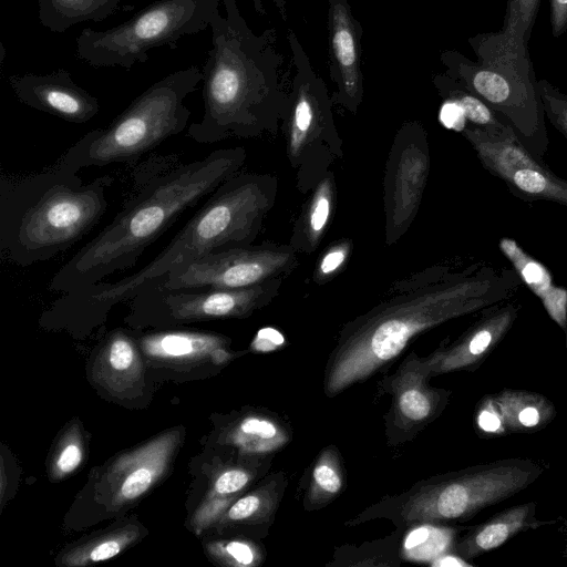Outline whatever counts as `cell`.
<instances>
[{"instance_id":"4","label":"cell","mask_w":567,"mask_h":567,"mask_svg":"<svg viewBox=\"0 0 567 567\" xmlns=\"http://www.w3.org/2000/svg\"><path fill=\"white\" fill-rule=\"evenodd\" d=\"M278 178L270 173H237L219 185L169 244L138 271L115 282L101 281L65 292L53 315L99 317L117 302L162 280L177 266L219 250L250 246L275 205Z\"/></svg>"},{"instance_id":"7","label":"cell","mask_w":567,"mask_h":567,"mask_svg":"<svg viewBox=\"0 0 567 567\" xmlns=\"http://www.w3.org/2000/svg\"><path fill=\"white\" fill-rule=\"evenodd\" d=\"M218 6L219 0H156L107 30L84 28L75 40L76 54L93 68L131 70L148 60L150 50L176 49L179 39L206 30Z\"/></svg>"},{"instance_id":"23","label":"cell","mask_w":567,"mask_h":567,"mask_svg":"<svg viewBox=\"0 0 567 567\" xmlns=\"http://www.w3.org/2000/svg\"><path fill=\"white\" fill-rule=\"evenodd\" d=\"M40 23L54 33H63L73 25L100 22L114 14L121 0H37Z\"/></svg>"},{"instance_id":"30","label":"cell","mask_w":567,"mask_h":567,"mask_svg":"<svg viewBox=\"0 0 567 567\" xmlns=\"http://www.w3.org/2000/svg\"><path fill=\"white\" fill-rule=\"evenodd\" d=\"M536 89L542 100L545 115L551 125L567 140V94L545 79L536 81Z\"/></svg>"},{"instance_id":"33","label":"cell","mask_w":567,"mask_h":567,"mask_svg":"<svg viewBox=\"0 0 567 567\" xmlns=\"http://www.w3.org/2000/svg\"><path fill=\"white\" fill-rule=\"evenodd\" d=\"M154 471L147 466L132 471L121 485V495L124 499H133L142 495L152 484Z\"/></svg>"},{"instance_id":"26","label":"cell","mask_w":567,"mask_h":567,"mask_svg":"<svg viewBox=\"0 0 567 567\" xmlns=\"http://www.w3.org/2000/svg\"><path fill=\"white\" fill-rule=\"evenodd\" d=\"M410 525L411 528L405 533L401 545L403 559L430 564L439 556L454 551L457 534L455 528L433 522Z\"/></svg>"},{"instance_id":"40","label":"cell","mask_w":567,"mask_h":567,"mask_svg":"<svg viewBox=\"0 0 567 567\" xmlns=\"http://www.w3.org/2000/svg\"><path fill=\"white\" fill-rule=\"evenodd\" d=\"M122 542L117 539L105 540L95 546L89 554L91 561L105 560L117 555L122 547Z\"/></svg>"},{"instance_id":"28","label":"cell","mask_w":567,"mask_h":567,"mask_svg":"<svg viewBox=\"0 0 567 567\" xmlns=\"http://www.w3.org/2000/svg\"><path fill=\"white\" fill-rule=\"evenodd\" d=\"M284 480L278 476L261 488L237 499L228 509L227 518L233 522H269L278 507Z\"/></svg>"},{"instance_id":"18","label":"cell","mask_w":567,"mask_h":567,"mask_svg":"<svg viewBox=\"0 0 567 567\" xmlns=\"http://www.w3.org/2000/svg\"><path fill=\"white\" fill-rule=\"evenodd\" d=\"M542 0H508L503 27L497 32L480 33L468 39L476 58L529 55L528 41Z\"/></svg>"},{"instance_id":"8","label":"cell","mask_w":567,"mask_h":567,"mask_svg":"<svg viewBox=\"0 0 567 567\" xmlns=\"http://www.w3.org/2000/svg\"><path fill=\"white\" fill-rule=\"evenodd\" d=\"M287 40L295 75L281 130L288 161L296 172L297 187L306 193L331 171L330 166L337 159L343 157L342 140L323 80L313 71L293 30H288Z\"/></svg>"},{"instance_id":"12","label":"cell","mask_w":567,"mask_h":567,"mask_svg":"<svg viewBox=\"0 0 567 567\" xmlns=\"http://www.w3.org/2000/svg\"><path fill=\"white\" fill-rule=\"evenodd\" d=\"M285 277L239 289H165L153 286L132 300V318L154 322H186L216 318H243L269 305Z\"/></svg>"},{"instance_id":"41","label":"cell","mask_w":567,"mask_h":567,"mask_svg":"<svg viewBox=\"0 0 567 567\" xmlns=\"http://www.w3.org/2000/svg\"><path fill=\"white\" fill-rule=\"evenodd\" d=\"M429 565L433 567H452V566H472L466 559L458 556L454 551L445 553L437 558H435L433 561H431Z\"/></svg>"},{"instance_id":"27","label":"cell","mask_w":567,"mask_h":567,"mask_svg":"<svg viewBox=\"0 0 567 567\" xmlns=\"http://www.w3.org/2000/svg\"><path fill=\"white\" fill-rule=\"evenodd\" d=\"M341 456L334 445H328L316 457L305 495V507L317 509L340 495L344 487Z\"/></svg>"},{"instance_id":"37","label":"cell","mask_w":567,"mask_h":567,"mask_svg":"<svg viewBox=\"0 0 567 567\" xmlns=\"http://www.w3.org/2000/svg\"><path fill=\"white\" fill-rule=\"evenodd\" d=\"M440 122L450 130L462 132L466 125L464 114L458 106L452 100H443V104L439 114Z\"/></svg>"},{"instance_id":"31","label":"cell","mask_w":567,"mask_h":567,"mask_svg":"<svg viewBox=\"0 0 567 567\" xmlns=\"http://www.w3.org/2000/svg\"><path fill=\"white\" fill-rule=\"evenodd\" d=\"M352 243L342 239L331 245L320 258L315 272L313 281L323 285L342 268L351 255Z\"/></svg>"},{"instance_id":"21","label":"cell","mask_w":567,"mask_h":567,"mask_svg":"<svg viewBox=\"0 0 567 567\" xmlns=\"http://www.w3.org/2000/svg\"><path fill=\"white\" fill-rule=\"evenodd\" d=\"M334 199V175L329 171L312 188L310 199L295 224L289 244L297 252L309 255L318 248L330 223Z\"/></svg>"},{"instance_id":"13","label":"cell","mask_w":567,"mask_h":567,"mask_svg":"<svg viewBox=\"0 0 567 567\" xmlns=\"http://www.w3.org/2000/svg\"><path fill=\"white\" fill-rule=\"evenodd\" d=\"M430 173L427 133L419 121L398 130L388 155L383 179L385 244H395L419 210Z\"/></svg>"},{"instance_id":"2","label":"cell","mask_w":567,"mask_h":567,"mask_svg":"<svg viewBox=\"0 0 567 567\" xmlns=\"http://www.w3.org/2000/svg\"><path fill=\"white\" fill-rule=\"evenodd\" d=\"M244 147L219 148L186 164L145 163L122 209L52 277L49 288L70 292L134 267L145 249L178 218L239 173Z\"/></svg>"},{"instance_id":"9","label":"cell","mask_w":567,"mask_h":567,"mask_svg":"<svg viewBox=\"0 0 567 567\" xmlns=\"http://www.w3.org/2000/svg\"><path fill=\"white\" fill-rule=\"evenodd\" d=\"M542 472L533 460L506 458L432 477L406 494L402 516L408 524L468 519L525 489Z\"/></svg>"},{"instance_id":"20","label":"cell","mask_w":567,"mask_h":567,"mask_svg":"<svg viewBox=\"0 0 567 567\" xmlns=\"http://www.w3.org/2000/svg\"><path fill=\"white\" fill-rule=\"evenodd\" d=\"M487 398L501 420L503 435L538 431L556 415L551 401L535 392L504 389Z\"/></svg>"},{"instance_id":"17","label":"cell","mask_w":567,"mask_h":567,"mask_svg":"<svg viewBox=\"0 0 567 567\" xmlns=\"http://www.w3.org/2000/svg\"><path fill=\"white\" fill-rule=\"evenodd\" d=\"M517 315L518 308L513 303L494 308L454 342L430 353L432 377L476 368L506 336Z\"/></svg>"},{"instance_id":"6","label":"cell","mask_w":567,"mask_h":567,"mask_svg":"<svg viewBox=\"0 0 567 567\" xmlns=\"http://www.w3.org/2000/svg\"><path fill=\"white\" fill-rule=\"evenodd\" d=\"M200 81L203 72L195 65L157 80L107 126L81 137L59 162L76 172L90 166L136 162L186 128L192 113L184 100Z\"/></svg>"},{"instance_id":"39","label":"cell","mask_w":567,"mask_h":567,"mask_svg":"<svg viewBox=\"0 0 567 567\" xmlns=\"http://www.w3.org/2000/svg\"><path fill=\"white\" fill-rule=\"evenodd\" d=\"M81 460L82 452L80 447L76 444H69L62 450L56 461V467L60 473L66 474L76 468Z\"/></svg>"},{"instance_id":"10","label":"cell","mask_w":567,"mask_h":567,"mask_svg":"<svg viewBox=\"0 0 567 567\" xmlns=\"http://www.w3.org/2000/svg\"><path fill=\"white\" fill-rule=\"evenodd\" d=\"M440 61L445 74L498 113L520 142L543 161L549 138L530 55L484 56L472 61L458 51L445 50Z\"/></svg>"},{"instance_id":"16","label":"cell","mask_w":567,"mask_h":567,"mask_svg":"<svg viewBox=\"0 0 567 567\" xmlns=\"http://www.w3.org/2000/svg\"><path fill=\"white\" fill-rule=\"evenodd\" d=\"M8 82L22 104L69 123H86L100 111L99 100L64 69L47 74H12Z\"/></svg>"},{"instance_id":"15","label":"cell","mask_w":567,"mask_h":567,"mask_svg":"<svg viewBox=\"0 0 567 567\" xmlns=\"http://www.w3.org/2000/svg\"><path fill=\"white\" fill-rule=\"evenodd\" d=\"M432 378L429 357L412 352L386 378V391L392 395L390 423L403 434H414L432 422L449 401L450 392L430 385Z\"/></svg>"},{"instance_id":"14","label":"cell","mask_w":567,"mask_h":567,"mask_svg":"<svg viewBox=\"0 0 567 567\" xmlns=\"http://www.w3.org/2000/svg\"><path fill=\"white\" fill-rule=\"evenodd\" d=\"M329 73L337 90L333 104L355 115L363 99L362 25L348 0H328Z\"/></svg>"},{"instance_id":"24","label":"cell","mask_w":567,"mask_h":567,"mask_svg":"<svg viewBox=\"0 0 567 567\" xmlns=\"http://www.w3.org/2000/svg\"><path fill=\"white\" fill-rule=\"evenodd\" d=\"M432 83L443 100H452L458 104L466 124L499 134L514 131L498 113L447 74H434Z\"/></svg>"},{"instance_id":"22","label":"cell","mask_w":567,"mask_h":567,"mask_svg":"<svg viewBox=\"0 0 567 567\" xmlns=\"http://www.w3.org/2000/svg\"><path fill=\"white\" fill-rule=\"evenodd\" d=\"M499 179L523 200H548L567 207V181L554 174L542 159L535 157L523 162Z\"/></svg>"},{"instance_id":"34","label":"cell","mask_w":567,"mask_h":567,"mask_svg":"<svg viewBox=\"0 0 567 567\" xmlns=\"http://www.w3.org/2000/svg\"><path fill=\"white\" fill-rule=\"evenodd\" d=\"M251 480V474L243 468H230L221 473L214 485L220 495L235 494L246 487Z\"/></svg>"},{"instance_id":"5","label":"cell","mask_w":567,"mask_h":567,"mask_svg":"<svg viewBox=\"0 0 567 567\" xmlns=\"http://www.w3.org/2000/svg\"><path fill=\"white\" fill-rule=\"evenodd\" d=\"M59 161L40 173L0 179V250L28 267L69 249L102 219L109 208L110 175L86 184Z\"/></svg>"},{"instance_id":"19","label":"cell","mask_w":567,"mask_h":567,"mask_svg":"<svg viewBox=\"0 0 567 567\" xmlns=\"http://www.w3.org/2000/svg\"><path fill=\"white\" fill-rule=\"evenodd\" d=\"M535 511L536 504L528 502L497 513L456 540L454 553L471 560L502 546L520 532L548 524V522L538 520L535 517Z\"/></svg>"},{"instance_id":"38","label":"cell","mask_w":567,"mask_h":567,"mask_svg":"<svg viewBox=\"0 0 567 567\" xmlns=\"http://www.w3.org/2000/svg\"><path fill=\"white\" fill-rule=\"evenodd\" d=\"M549 23L555 38L567 31V0H549Z\"/></svg>"},{"instance_id":"42","label":"cell","mask_w":567,"mask_h":567,"mask_svg":"<svg viewBox=\"0 0 567 567\" xmlns=\"http://www.w3.org/2000/svg\"><path fill=\"white\" fill-rule=\"evenodd\" d=\"M271 1L274 2L275 7L279 11L282 20H286L287 19V9H286L287 0H271ZM252 4H254L255 11L258 14L264 16L266 13L264 0H252Z\"/></svg>"},{"instance_id":"11","label":"cell","mask_w":567,"mask_h":567,"mask_svg":"<svg viewBox=\"0 0 567 567\" xmlns=\"http://www.w3.org/2000/svg\"><path fill=\"white\" fill-rule=\"evenodd\" d=\"M298 261L290 244L233 247L177 266L153 286L183 290L246 288L288 276Z\"/></svg>"},{"instance_id":"3","label":"cell","mask_w":567,"mask_h":567,"mask_svg":"<svg viewBox=\"0 0 567 567\" xmlns=\"http://www.w3.org/2000/svg\"><path fill=\"white\" fill-rule=\"evenodd\" d=\"M223 3L226 17L218 11L210 22L212 48L202 70L204 114L187 130L190 138L203 144L275 135L289 104L275 29L256 34L236 0Z\"/></svg>"},{"instance_id":"36","label":"cell","mask_w":567,"mask_h":567,"mask_svg":"<svg viewBox=\"0 0 567 567\" xmlns=\"http://www.w3.org/2000/svg\"><path fill=\"white\" fill-rule=\"evenodd\" d=\"M475 422L483 433L503 435L501 420L487 396L484 398L477 406Z\"/></svg>"},{"instance_id":"29","label":"cell","mask_w":567,"mask_h":567,"mask_svg":"<svg viewBox=\"0 0 567 567\" xmlns=\"http://www.w3.org/2000/svg\"><path fill=\"white\" fill-rule=\"evenodd\" d=\"M218 343L220 339L215 336L187 332L162 333L145 340L150 352L171 358L192 355Z\"/></svg>"},{"instance_id":"32","label":"cell","mask_w":567,"mask_h":567,"mask_svg":"<svg viewBox=\"0 0 567 567\" xmlns=\"http://www.w3.org/2000/svg\"><path fill=\"white\" fill-rule=\"evenodd\" d=\"M227 560L236 566H257L262 560L261 549L247 540H230L223 547Z\"/></svg>"},{"instance_id":"1","label":"cell","mask_w":567,"mask_h":567,"mask_svg":"<svg viewBox=\"0 0 567 567\" xmlns=\"http://www.w3.org/2000/svg\"><path fill=\"white\" fill-rule=\"evenodd\" d=\"M514 269L436 265L395 281L386 298L341 328L323 375L329 398L388 365L417 334L496 305L519 286Z\"/></svg>"},{"instance_id":"35","label":"cell","mask_w":567,"mask_h":567,"mask_svg":"<svg viewBox=\"0 0 567 567\" xmlns=\"http://www.w3.org/2000/svg\"><path fill=\"white\" fill-rule=\"evenodd\" d=\"M134 351L131 341L124 334H115L109 348L110 364L115 370L127 369L133 361Z\"/></svg>"},{"instance_id":"25","label":"cell","mask_w":567,"mask_h":567,"mask_svg":"<svg viewBox=\"0 0 567 567\" xmlns=\"http://www.w3.org/2000/svg\"><path fill=\"white\" fill-rule=\"evenodd\" d=\"M288 426L278 416L252 414L244 417L233 433V442L246 453L277 452L290 441Z\"/></svg>"}]
</instances>
